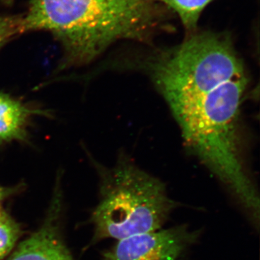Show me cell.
<instances>
[{
    "label": "cell",
    "mask_w": 260,
    "mask_h": 260,
    "mask_svg": "<svg viewBox=\"0 0 260 260\" xmlns=\"http://www.w3.org/2000/svg\"><path fill=\"white\" fill-rule=\"evenodd\" d=\"M134 65L167 102L191 153L258 226L259 192L246 166L241 121L250 81L230 38L197 32Z\"/></svg>",
    "instance_id": "obj_1"
},
{
    "label": "cell",
    "mask_w": 260,
    "mask_h": 260,
    "mask_svg": "<svg viewBox=\"0 0 260 260\" xmlns=\"http://www.w3.org/2000/svg\"><path fill=\"white\" fill-rule=\"evenodd\" d=\"M150 0H31L23 32L47 30L64 48L65 64L88 63L118 41H150L162 13Z\"/></svg>",
    "instance_id": "obj_2"
},
{
    "label": "cell",
    "mask_w": 260,
    "mask_h": 260,
    "mask_svg": "<svg viewBox=\"0 0 260 260\" xmlns=\"http://www.w3.org/2000/svg\"><path fill=\"white\" fill-rule=\"evenodd\" d=\"M177 205L160 179L122 158L104 174L102 198L93 216L95 237L118 241L158 230Z\"/></svg>",
    "instance_id": "obj_3"
},
{
    "label": "cell",
    "mask_w": 260,
    "mask_h": 260,
    "mask_svg": "<svg viewBox=\"0 0 260 260\" xmlns=\"http://www.w3.org/2000/svg\"><path fill=\"white\" fill-rule=\"evenodd\" d=\"M201 232L183 224L118 240L104 260H180L198 242Z\"/></svg>",
    "instance_id": "obj_4"
},
{
    "label": "cell",
    "mask_w": 260,
    "mask_h": 260,
    "mask_svg": "<svg viewBox=\"0 0 260 260\" xmlns=\"http://www.w3.org/2000/svg\"><path fill=\"white\" fill-rule=\"evenodd\" d=\"M8 260H74L52 225H44L19 245Z\"/></svg>",
    "instance_id": "obj_5"
},
{
    "label": "cell",
    "mask_w": 260,
    "mask_h": 260,
    "mask_svg": "<svg viewBox=\"0 0 260 260\" xmlns=\"http://www.w3.org/2000/svg\"><path fill=\"white\" fill-rule=\"evenodd\" d=\"M30 113L18 101L0 93V142L23 139Z\"/></svg>",
    "instance_id": "obj_6"
},
{
    "label": "cell",
    "mask_w": 260,
    "mask_h": 260,
    "mask_svg": "<svg viewBox=\"0 0 260 260\" xmlns=\"http://www.w3.org/2000/svg\"><path fill=\"white\" fill-rule=\"evenodd\" d=\"M177 13L186 29L194 31L203 10L213 0H150Z\"/></svg>",
    "instance_id": "obj_7"
},
{
    "label": "cell",
    "mask_w": 260,
    "mask_h": 260,
    "mask_svg": "<svg viewBox=\"0 0 260 260\" xmlns=\"http://www.w3.org/2000/svg\"><path fill=\"white\" fill-rule=\"evenodd\" d=\"M19 233L18 224L0 208V259L8 255L13 249Z\"/></svg>",
    "instance_id": "obj_8"
},
{
    "label": "cell",
    "mask_w": 260,
    "mask_h": 260,
    "mask_svg": "<svg viewBox=\"0 0 260 260\" xmlns=\"http://www.w3.org/2000/svg\"><path fill=\"white\" fill-rule=\"evenodd\" d=\"M23 32V17L0 15V49L10 39Z\"/></svg>",
    "instance_id": "obj_9"
},
{
    "label": "cell",
    "mask_w": 260,
    "mask_h": 260,
    "mask_svg": "<svg viewBox=\"0 0 260 260\" xmlns=\"http://www.w3.org/2000/svg\"><path fill=\"white\" fill-rule=\"evenodd\" d=\"M7 191L5 190V189L2 188L0 186V203H1L2 200H3V198H5V195H6Z\"/></svg>",
    "instance_id": "obj_10"
}]
</instances>
